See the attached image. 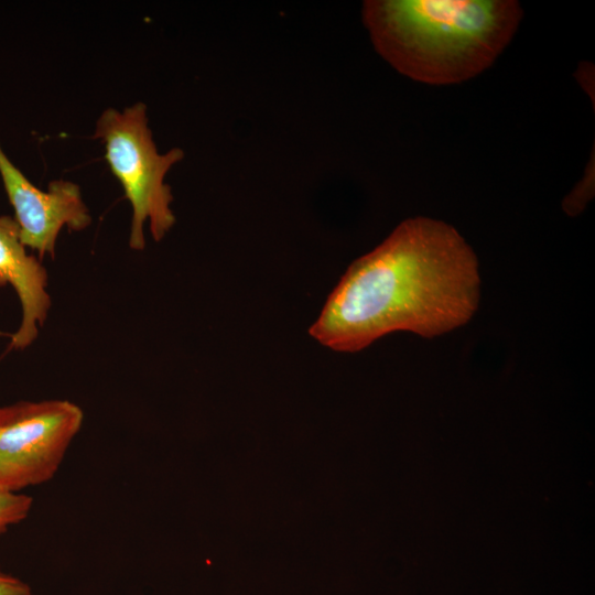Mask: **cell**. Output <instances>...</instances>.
Wrapping results in <instances>:
<instances>
[{
	"mask_svg": "<svg viewBox=\"0 0 595 595\" xmlns=\"http://www.w3.org/2000/svg\"><path fill=\"white\" fill-rule=\"evenodd\" d=\"M33 498L22 493L0 491V536L30 513Z\"/></svg>",
	"mask_w": 595,
	"mask_h": 595,
	"instance_id": "52a82bcc",
	"label": "cell"
},
{
	"mask_svg": "<svg viewBox=\"0 0 595 595\" xmlns=\"http://www.w3.org/2000/svg\"><path fill=\"white\" fill-rule=\"evenodd\" d=\"M0 176L14 209L20 239L41 257L55 255L63 227L80 231L91 224L79 186L71 181L54 180L47 191L32 184L8 158L0 145Z\"/></svg>",
	"mask_w": 595,
	"mask_h": 595,
	"instance_id": "5b68a950",
	"label": "cell"
},
{
	"mask_svg": "<svg viewBox=\"0 0 595 595\" xmlns=\"http://www.w3.org/2000/svg\"><path fill=\"white\" fill-rule=\"evenodd\" d=\"M513 0H371L363 20L376 51L401 74L457 84L488 68L522 19Z\"/></svg>",
	"mask_w": 595,
	"mask_h": 595,
	"instance_id": "7a4b0ae2",
	"label": "cell"
},
{
	"mask_svg": "<svg viewBox=\"0 0 595 595\" xmlns=\"http://www.w3.org/2000/svg\"><path fill=\"white\" fill-rule=\"evenodd\" d=\"M93 138L102 141L105 159L132 207L129 247L144 249L147 220L152 238L155 241L163 239L175 224L170 207L173 195L164 178L184 158L183 150L173 148L164 154L158 152L148 126L147 106L141 101L122 111L104 110Z\"/></svg>",
	"mask_w": 595,
	"mask_h": 595,
	"instance_id": "3957f363",
	"label": "cell"
},
{
	"mask_svg": "<svg viewBox=\"0 0 595 595\" xmlns=\"http://www.w3.org/2000/svg\"><path fill=\"white\" fill-rule=\"evenodd\" d=\"M0 595H32L28 583L0 570Z\"/></svg>",
	"mask_w": 595,
	"mask_h": 595,
	"instance_id": "ba28073f",
	"label": "cell"
},
{
	"mask_svg": "<svg viewBox=\"0 0 595 595\" xmlns=\"http://www.w3.org/2000/svg\"><path fill=\"white\" fill-rule=\"evenodd\" d=\"M479 298L478 261L465 239L442 220L411 217L350 263L309 334L339 353L400 331L433 338L468 323Z\"/></svg>",
	"mask_w": 595,
	"mask_h": 595,
	"instance_id": "6da1fadb",
	"label": "cell"
},
{
	"mask_svg": "<svg viewBox=\"0 0 595 595\" xmlns=\"http://www.w3.org/2000/svg\"><path fill=\"white\" fill-rule=\"evenodd\" d=\"M25 248L15 219L0 216V288L10 284L22 309L21 324L9 345L10 349L17 350L26 348L35 340L37 325L44 324L51 309L46 269Z\"/></svg>",
	"mask_w": 595,
	"mask_h": 595,
	"instance_id": "8992f818",
	"label": "cell"
},
{
	"mask_svg": "<svg viewBox=\"0 0 595 595\" xmlns=\"http://www.w3.org/2000/svg\"><path fill=\"white\" fill-rule=\"evenodd\" d=\"M83 421V410L67 400L0 407V491L19 493L51 480Z\"/></svg>",
	"mask_w": 595,
	"mask_h": 595,
	"instance_id": "277c9868",
	"label": "cell"
}]
</instances>
